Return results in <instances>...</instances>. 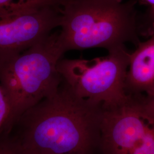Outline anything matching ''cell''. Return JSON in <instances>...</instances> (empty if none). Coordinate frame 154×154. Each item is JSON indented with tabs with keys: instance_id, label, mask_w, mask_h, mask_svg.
<instances>
[{
	"instance_id": "6da1fadb",
	"label": "cell",
	"mask_w": 154,
	"mask_h": 154,
	"mask_svg": "<svg viewBox=\"0 0 154 154\" xmlns=\"http://www.w3.org/2000/svg\"><path fill=\"white\" fill-rule=\"evenodd\" d=\"M102 113V104L78 97L63 81L5 134L18 154H91L99 146Z\"/></svg>"
},
{
	"instance_id": "7a4b0ae2",
	"label": "cell",
	"mask_w": 154,
	"mask_h": 154,
	"mask_svg": "<svg viewBox=\"0 0 154 154\" xmlns=\"http://www.w3.org/2000/svg\"><path fill=\"white\" fill-rule=\"evenodd\" d=\"M136 1L130 0H58L61 31L58 42L65 53L72 50L104 48L109 51L136 46Z\"/></svg>"
},
{
	"instance_id": "3957f363",
	"label": "cell",
	"mask_w": 154,
	"mask_h": 154,
	"mask_svg": "<svg viewBox=\"0 0 154 154\" xmlns=\"http://www.w3.org/2000/svg\"><path fill=\"white\" fill-rule=\"evenodd\" d=\"M58 34H50L0 66V84L11 106L3 133H9L25 112L55 94L60 88L63 79L58 64L65 53L59 44Z\"/></svg>"
},
{
	"instance_id": "277c9868",
	"label": "cell",
	"mask_w": 154,
	"mask_h": 154,
	"mask_svg": "<svg viewBox=\"0 0 154 154\" xmlns=\"http://www.w3.org/2000/svg\"><path fill=\"white\" fill-rule=\"evenodd\" d=\"M130 54L125 47L91 60H61L58 70L78 97L109 107L121 102L127 96L125 80Z\"/></svg>"
},
{
	"instance_id": "5b68a950",
	"label": "cell",
	"mask_w": 154,
	"mask_h": 154,
	"mask_svg": "<svg viewBox=\"0 0 154 154\" xmlns=\"http://www.w3.org/2000/svg\"><path fill=\"white\" fill-rule=\"evenodd\" d=\"M99 146L102 154H154V112L146 95L103 106Z\"/></svg>"
},
{
	"instance_id": "8992f818",
	"label": "cell",
	"mask_w": 154,
	"mask_h": 154,
	"mask_svg": "<svg viewBox=\"0 0 154 154\" xmlns=\"http://www.w3.org/2000/svg\"><path fill=\"white\" fill-rule=\"evenodd\" d=\"M60 23L57 5L0 16V66L49 35Z\"/></svg>"
},
{
	"instance_id": "52a82bcc",
	"label": "cell",
	"mask_w": 154,
	"mask_h": 154,
	"mask_svg": "<svg viewBox=\"0 0 154 154\" xmlns=\"http://www.w3.org/2000/svg\"><path fill=\"white\" fill-rule=\"evenodd\" d=\"M127 94H140L147 97L154 94V22L151 35L139 42L130 54L129 66L125 80Z\"/></svg>"
},
{
	"instance_id": "ba28073f",
	"label": "cell",
	"mask_w": 154,
	"mask_h": 154,
	"mask_svg": "<svg viewBox=\"0 0 154 154\" xmlns=\"http://www.w3.org/2000/svg\"><path fill=\"white\" fill-rule=\"evenodd\" d=\"M49 5L56 4L52 0H0V16L30 11Z\"/></svg>"
},
{
	"instance_id": "9c48e42d",
	"label": "cell",
	"mask_w": 154,
	"mask_h": 154,
	"mask_svg": "<svg viewBox=\"0 0 154 154\" xmlns=\"http://www.w3.org/2000/svg\"><path fill=\"white\" fill-rule=\"evenodd\" d=\"M11 114V106L4 89L0 84V135L4 132Z\"/></svg>"
},
{
	"instance_id": "30bf717a",
	"label": "cell",
	"mask_w": 154,
	"mask_h": 154,
	"mask_svg": "<svg viewBox=\"0 0 154 154\" xmlns=\"http://www.w3.org/2000/svg\"><path fill=\"white\" fill-rule=\"evenodd\" d=\"M0 154H18L16 149L7 134L0 135Z\"/></svg>"
},
{
	"instance_id": "8fae6325",
	"label": "cell",
	"mask_w": 154,
	"mask_h": 154,
	"mask_svg": "<svg viewBox=\"0 0 154 154\" xmlns=\"http://www.w3.org/2000/svg\"><path fill=\"white\" fill-rule=\"evenodd\" d=\"M141 1L149 6V16L152 23L154 22V0H141Z\"/></svg>"
},
{
	"instance_id": "7c38bea8",
	"label": "cell",
	"mask_w": 154,
	"mask_h": 154,
	"mask_svg": "<svg viewBox=\"0 0 154 154\" xmlns=\"http://www.w3.org/2000/svg\"><path fill=\"white\" fill-rule=\"evenodd\" d=\"M146 99H147V102L149 107L154 112V94L153 95L149 96V97L146 96Z\"/></svg>"
},
{
	"instance_id": "4fadbf2b",
	"label": "cell",
	"mask_w": 154,
	"mask_h": 154,
	"mask_svg": "<svg viewBox=\"0 0 154 154\" xmlns=\"http://www.w3.org/2000/svg\"><path fill=\"white\" fill-rule=\"evenodd\" d=\"M52 1H53L54 2H55V4H57L58 0H52Z\"/></svg>"
}]
</instances>
